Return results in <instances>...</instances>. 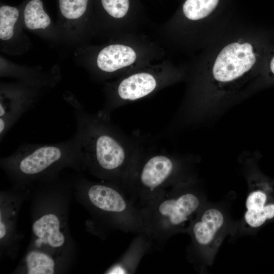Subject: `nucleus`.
Segmentation results:
<instances>
[{
    "label": "nucleus",
    "mask_w": 274,
    "mask_h": 274,
    "mask_svg": "<svg viewBox=\"0 0 274 274\" xmlns=\"http://www.w3.org/2000/svg\"><path fill=\"white\" fill-rule=\"evenodd\" d=\"M64 98L73 110L82 161L96 175L121 186L145 148L144 143L123 133L110 117L88 112L71 93Z\"/></svg>",
    "instance_id": "obj_1"
},
{
    "label": "nucleus",
    "mask_w": 274,
    "mask_h": 274,
    "mask_svg": "<svg viewBox=\"0 0 274 274\" xmlns=\"http://www.w3.org/2000/svg\"><path fill=\"white\" fill-rule=\"evenodd\" d=\"M193 179L180 182L139 208L144 233L152 249H160L169 237L187 231L202 207Z\"/></svg>",
    "instance_id": "obj_2"
},
{
    "label": "nucleus",
    "mask_w": 274,
    "mask_h": 274,
    "mask_svg": "<svg viewBox=\"0 0 274 274\" xmlns=\"http://www.w3.org/2000/svg\"><path fill=\"white\" fill-rule=\"evenodd\" d=\"M83 51L84 65L90 77L104 82L162 60L166 56L163 47L142 32L110 39L100 45L87 46Z\"/></svg>",
    "instance_id": "obj_3"
},
{
    "label": "nucleus",
    "mask_w": 274,
    "mask_h": 274,
    "mask_svg": "<svg viewBox=\"0 0 274 274\" xmlns=\"http://www.w3.org/2000/svg\"><path fill=\"white\" fill-rule=\"evenodd\" d=\"M188 160L165 151L145 148L120 186L139 209L167 189L192 179Z\"/></svg>",
    "instance_id": "obj_4"
},
{
    "label": "nucleus",
    "mask_w": 274,
    "mask_h": 274,
    "mask_svg": "<svg viewBox=\"0 0 274 274\" xmlns=\"http://www.w3.org/2000/svg\"><path fill=\"white\" fill-rule=\"evenodd\" d=\"M183 73L164 59L105 82V101L99 111L110 117L123 106L149 97L181 79Z\"/></svg>",
    "instance_id": "obj_5"
},
{
    "label": "nucleus",
    "mask_w": 274,
    "mask_h": 274,
    "mask_svg": "<svg viewBox=\"0 0 274 274\" xmlns=\"http://www.w3.org/2000/svg\"><path fill=\"white\" fill-rule=\"evenodd\" d=\"M82 161L79 139L75 133L70 139L53 144H24L3 161L20 176L33 177L57 165Z\"/></svg>",
    "instance_id": "obj_6"
},
{
    "label": "nucleus",
    "mask_w": 274,
    "mask_h": 274,
    "mask_svg": "<svg viewBox=\"0 0 274 274\" xmlns=\"http://www.w3.org/2000/svg\"><path fill=\"white\" fill-rule=\"evenodd\" d=\"M87 196L93 207L113 218L120 229L125 232L143 233L139 209L119 185L91 184Z\"/></svg>",
    "instance_id": "obj_7"
},
{
    "label": "nucleus",
    "mask_w": 274,
    "mask_h": 274,
    "mask_svg": "<svg viewBox=\"0 0 274 274\" xmlns=\"http://www.w3.org/2000/svg\"><path fill=\"white\" fill-rule=\"evenodd\" d=\"M47 88L21 82L1 84L0 94L1 141L18 120L33 107Z\"/></svg>",
    "instance_id": "obj_8"
},
{
    "label": "nucleus",
    "mask_w": 274,
    "mask_h": 274,
    "mask_svg": "<svg viewBox=\"0 0 274 274\" xmlns=\"http://www.w3.org/2000/svg\"><path fill=\"white\" fill-rule=\"evenodd\" d=\"M251 175L244 220L248 227L257 228L274 219V181L256 170Z\"/></svg>",
    "instance_id": "obj_9"
},
{
    "label": "nucleus",
    "mask_w": 274,
    "mask_h": 274,
    "mask_svg": "<svg viewBox=\"0 0 274 274\" xmlns=\"http://www.w3.org/2000/svg\"><path fill=\"white\" fill-rule=\"evenodd\" d=\"M256 59L251 44L230 43L216 57L212 72L213 79L221 85L230 84L249 71Z\"/></svg>",
    "instance_id": "obj_10"
},
{
    "label": "nucleus",
    "mask_w": 274,
    "mask_h": 274,
    "mask_svg": "<svg viewBox=\"0 0 274 274\" xmlns=\"http://www.w3.org/2000/svg\"><path fill=\"white\" fill-rule=\"evenodd\" d=\"M89 0H59L57 23L61 41L78 44L95 36L93 20L87 16Z\"/></svg>",
    "instance_id": "obj_11"
},
{
    "label": "nucleus",
    "mask_w": 274,
    "mask_h": 274,
    "mask_svg": "<svg viewBox=\"0 0 274 274\" xmlns=\"http://www.w3.org/2000/svg\"><path fill=\"white\" fill-rule=\"evenodd\" d=\"M19 10L14 7L0 8V42L1 51L11 55L23 53L30 48V42L23 31Z\"/></svg>",
    "instance_id": "obj_12"
},
{
    "label": "nucleus",
    "mask_w": 274,
    "mask_h": 274,
    "mask_svg": "<svg viewBox=\"0 0 274 274\" xmlns=\"http://www.w3.org/2000/svg\"><path fill=\"white\" fill-rule=\"evenodd\" d=\"M224 225L225 217L221 211L216 208H202L187 231L190 233L196 250L203 251L216 243Z\"/></svg>",
    "instance_id": "obj_13"
},
{
    "label": "nucleus",
    "mask_w": 274,
    "mask_h": 274,
    "mask_svg": "<svg viewBox=\"0 0 274 274\" xmlns=\"http://www.w3.org/2000/svg\"><path fill=\"white\" fill-rule=\"evenodd\" d=\"M22 21L24 28L48 41H61L57 27L44 10L41 0L28 2L23 11Z\"/></svg>",
    "instance_id": "obj_14"
},
{
    "label": "nucleus",
    "mask_w": 274,
    "mask_h": 274,
    "mask_svg": "<svg viewBox=\"0 0 274 274\" xmlns=\"http://www.w3.org/2000/svg\"><path fill=\"white\" fill-rule=\"evenodd\" d=\"M152 247L145 235L137 234L121 259L106 272L108 274L133 273L142 258Z\"/></svg>",
    "instance_id": "obj_15"
},
{
    "label": "nucleus",
    "mask_w": 274,
    "mask_h": 274,
    "mask_svg": "<svg viewBox=\"0 0 274 274\" xmlns=\"http://www.w3.org/2000/svg\"><path fill=\"white\" fill-rule=\"evenodd\" d=\"M32 230L39 238L36 243L38 245L43 243L57 248L64 243V236L60 231L59 220L55 214H46L39 218L33 223Z\"/></svg>",
    "instance_id": "obj_16"
},
{
    "label": "nucleus",
    "mask_w": 274,
    "mask_h": 274,
    "mask_svg": "<svg viewBox=\"0 0 274 274\" xmlns=\"http://www.w3.org/2000/svg\"><path fill=\"white\" fill-rule=\"evenodd\" d=\"M219 0H186L182 13L185 20L195 23L207 17L216 8Z\"/></svg>",
    "instance_id": "obj_17"
},
{
    "label": "nucleus",
    "mask_w": 274,
    "mask_h": 274,
    "mask_svg": "<svg viewBox=\"0 0 274 274\" xmlns=\"http://www.w3.org/2000/svg\"><path fill=\"white\" fill-rule=\"evenodd\" d=\"M28 274H53L55 263L49 255L38 251L29 252L26 257Z\"/></svg>",
    "instance_id": "obj_18"
},
{
    "label": "nucleus",
    "mask_w": 274,
    "mask_h": 274,
    "mask_svg": "<svg viewBox=\"0 0 274 274\" xmlns=\"http://www.w3.org/2000/svg\"><path fill=\"white\" fill-rule=\"evenodd\" d=\"M6 234V228L5 224L2 221V217L0 219V238H3Z\"/></svg>",
    "instance_id": "obj_19"
},
{
    "label": "nucleus",
    "mask_w": 274,
    "mask_h": 274,
    "mask_svg": "<svg viewBox=\"0 0 274 274\" xmlns=\"http://www.w3.org/2000/svg\"><path fill=\"white\" fill-rule=\"evenodd\" d=\"M269 70L271 75L274 77V56L271 58L269 63Z\"/></svg>",
    "instance_id": "obj_20"
}]
</instances>
